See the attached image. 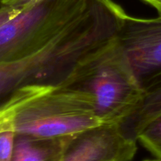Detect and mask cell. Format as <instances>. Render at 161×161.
<instances>
[{
    "instance_id": "6da1fadb",
    "label": "cell",
    "mask_w": 161,
    "mask_h": 161,
    "mask_svg": "<svg viewBox=\"0 0 161 161\" xmlns=\"http://www.w3.org/2000/svg\"><path fill=\"white\" fill-rule=\"evenodd\" d=\"M103 125L94 98L63 84L24 86L0 104V131L42 138H70Z\"/></svg>"
},
{
    "instance_id": "7a4b0ae2",
    "label": "cell",
    "mask_w": 161,
    "mask_h": 161,
    "mask_svg": "<svg viewBox=\"0 0 161 161\" xmlns=\"http://www.w3.org/2000/svg\"><path fill=\"white\" fill-rule=\"evenodd\" d=\"M89 93L102 124L123 125L142 103L145 90L116 36L83 57L61 83Z\"/></svg>"
},
{
    "instance_id": "3957f363",
    "label": "cell",
    "mask_w": 161,
    "mask_h": 161,
    "mask_svg": "<svg viewBox=\"0 0 161 161\" xmlns=\"http://www.w3.org/2000/svg\"><path fill=\"white\" fill-rule=\"evenodd\" d=\"M91 0H42L0 27V63L30 54L80 20Z\"/></svg>"
},
{
    "instance_id": "277c9868",
    "label": "cell",
    "mask_w": 161,
    "mask_h": 161,
    "mask_svg": "<svg viewBox=\"0 0 161 161\" xmlns=\"http://www.w3.org/2000/svg\"><path fill=\"white\" fill-rule=\"evenodd\" d=\"M116 38L144 86L161 76V17L140 18L126 14Z\"/></svg>"
},
{
    "instance_id": "5b68a950",
    "label": "cell",
    "mask_w": 161,
    "mask_h": 161,
    "mask_svg": "<svg viewBox=\"0 0 161 161\" xmlns=\"http://www.w3.org/2000/svg\"><path fill=\"white\" fill-rule=\"evenodd\" d=\"M138 140L120 125L103 124L72 138L63 158L76 161H131Z\"/></svg>"
},
{
    "instance_id": "8992f818",
    "label": "cell",
    "mask_w": 161,
    "mask_h": 161,
    "mask_svg": "<svg viewBox=\"0 0 161 161\" xmlns=\"http://www.w3.org/2000/svg\"><path fill=\"white\" fill-rule=\"evenodd\" d=\"M72 138H42L16 135L11 161H61Z\"/></svg>"
},
{
    "instance_id": "52a82bcc",
    "label": "cell",
    "mask_w": 161,
    "mask_h": 161,
    "mask_svg": "<svg viewBox=\"0 0 161 161\" xmlns=\"http://www.w3.org/2000/svg\"><path fill=\"white\" fill-rule=\"evenodd\" d=\"M142 103L136 113L122 125L131 136L138 139L143 128L161 113V76L144 85Z\"/></svg>"
},
{
    "instance_id": "ba28073f",
    "label": "cell",
    "mask_w": 161,
    "mask_h": 161,
    "mask_svg": "<svg viewBox=\"0 0 161 161\" xmlns=\"http://www.w3.org/2000/svg\"><path fill=\"white\" fill-rule=\"evenodd\" d=\"M138 142L155 158L161 159V113L154 117L138 134Z\"/></svg>"
},
{
    "instance_id": "9c48e42d",
    "label": "cell",
    "mask_w": 161,
    "mask_h": 161,
    "mask_svg": "<svg viewBox=\"0 0 161 161\" xmlns=\"http://www.w3.org/2000/svg\"><path fill=\"white\" fill-rule=\"evenodd\" d=\"M16 134L10 130L0 131V161H11Z\"/></svg>"
},
{
    "instance_id": "30bf717a",
    "label": "cell",
    "mask_w": 161,
    "mask_h": 161,
    "mask_svg": "<svg viewBox=\"0 0 161 161\" xmlns=\"http://www.w3.org/2000/svg\"><path fill=\"white\" fill-rule=\"evenodd\" d=\"M24 6H0V27L20 14Z\"/></svg>"
},
{
    "instance_id": "8fae6325",
    "label": "cell",
    "mask_w": 161,
    "mask_h": 161,
    "mask_svg": "<svg viewBox=\"0 0 161 161\" xmlns=\"http://www.w3.org/2000/svg\"><path fill=\"white\" fill-rule=\"evenodd\" d=\"M42 0H0V6H25L27 5L36 3Z\"/></svg>"
},
{
    "instance_id": "7c38bea8",
    "label": "cell",
    "mask_w": 161,
    "mask_h": 161,
    "mask_svg": "<svg viewBox=\"0 0 161 161\" xmlns=\"http://www.w3.org/2000/svg\"><path fill=\"white\" fill-rule=\"evenodd\" d=\"M142 1L154 8L158 14V17H161V0H142Z\"/></svg>"
},
{
    "instance_id": "4fadbf2b",
    "label": "cell",
    "mask_w": 161,
    "mask_h": 161,
    "mask_svg": "<svg viewBox=\"0 0 161 161\" xmlns=\"http://www.w3.org/2000/svg\"><path fill=\"white\" fill-rule=\"evenodd\" d=\"M143 161H161V159H149V160H143Z\"/></svg>"
},
{
    "instance_id": "5bb4252c",
    "label": "cell",
    "mask_w": 161,
    "mask_h": 161,
    "mask_svg": "<svg viewBox=\"0 0 161 161\" xmlns=\"http://www.w3.org/2000/svg\"><path fill=\"white\" fill-rule=\"evenodd\" d=\"M61 161H76V160H68V159H63L61 160Z\"/></svg>"
}]
</instances>
